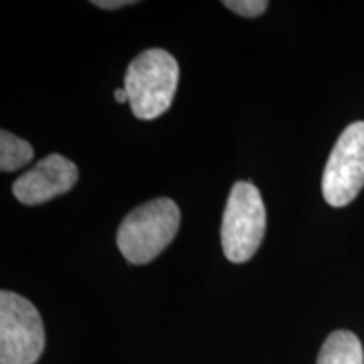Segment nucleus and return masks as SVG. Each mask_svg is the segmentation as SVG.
<instances>
[{
    "instance_id": "11",
    "label": "nucleus",
    "mask_w": 364,
    "mask_h": 364,
    "mask_svg": "<svg viewBox=\"0 0 364 364\" xmlns=\"http://www.w3.org/2000/svg\"><path fill=\"white\" fill-rule=\"evenodd\" d=\"M115 100H117L118 103L129 102V95H127L125 88H118V90H115Z\"/></svg>"
},
{
    "instance_id": "5",
    "label": "nucleus",
    "mask_w": 364,
    "mask_h": 364,
    "mask_svg": "<svg viewBox=\"0 0 364 364\" xmlns=\"http://www.w3.org/2000/svg\"><path fill=\"white\" fill-rule=\"evenodd\" d=\"M364 188V122L351 124L332 149L322 176V194L332 208L348 206Z\"/></svg>"
},
{
    "instance_id": "1",
    "label": "nucleus",
    "mask_w": 364,
    "mask_h": 364,
    "mask_svg": "<svg viewBox=\"0 0 364 364\" xmlns=\"http://www.w3.org/2000/svg\"><path fill=\"white\" fill-rule=\"evenodd\" d=\"M181 211L169 198H159L139 206L122 221L117 245L124 258L145 265L159 257L179 230Z\"/></svg>"
},
{
    "instance_id": "9",
    "label": "nucleus",
    "mask_w": 364,
    "mask_h": 364,
    "mask_svg": "<svg viewBox=\"0 0 364 364\" xmlns=\"http://www.w3.org/2000/svg\"><path fill=\"white\" fill-rule=\"evenodd\" d=\"M223 6L243 17H258L267 11V0H225Z\"/></svg>"
},
{
    "instance_id": "6",
    "label": "nucleus",
    "mask_w": 364,
    "mask_h": 364,
    "mask_svg": "<svg viewBox=\"0 0 364 364\" xmlns=\"http://www.w3.org/2000/svg\"><path fill=\"white\" fill-rule=\"evenodd\" d=\"M78 167L70 159L51 154L39 161L31 171L14 182L12 193L17 201L27 206L43 204L75 188Z\"/></svg>"
},
{
    "instance_id": "7",
    "label": "nucleus",
    "mask_w": 364,
    "mask_h": 364,
    "mask_svg": "<svg viewBox=\"0 0 364 364\" xmlns=\"http://www.w3.org/2000/svg\"><path fill=\"white\" fill-rule=\"evenodd\" d=\"M317 364H364L361 341L349 331L332 332L322 344Z\"/></svg>"
},
{
    "instance_id": "10",
    "label": "nucleus",
    "mask_w": 364,
    "mask_h": 364,
    "mask_svg": "<svg viewBox=\"0 0 364 364\" xmlns=\"http://www.w3.org/2000/svg\"><path fill=\"white\" fill-rule=\"evenodd\" d=\"M132 4L136 2H132V0H95L93 6H98L102 9H120L125 6H132Z\"/></svg>"
},
{
    "instance_id": "3",
    "label": "nucleus",
    "mask_w": 364,
    "mask_h": 364,
    "mask_svg": "<svg viewBox=\"0 0 364 364\" xmlns=\"http://www.w3.org/2000/svg\"><path fill=\"white\" fill-rule=\"evenodd\" d=\"M267 230L262 194L252 182H235L221 223V247L233 263H245L260 248Z\"/></svg>"
},
{
    "instance_id": "8",
    "label": "nucleus",
    "mask_w": 364,
    "mask_h": 364,
    "mask_svg": "<svg viewBox=\"0 0 364 364\" xmlns=\"http://www.w3.org/2000/svg\"><path fill=\"white\" fill-rule=\"evenodd\" d=\"M34 159V149L27 140L11 132H0V171L14 172Z\"/></svg>"
},
{
    "instance_id": "4",
    "label": "nucleus",
    "mask_w": 364,
    "mask_h": 364,
    "mask_svg": "<svg viewBox=\"0 0 364 364\" xmlns=\"http://www.w3.org/2000/svg\"><path fill=\"white\" fill-rule=\"evenodd\" d=\"M43 318L34 304L0 292V364H36L44 351Z\"/></svg>"
},
{
    "instance_id": "2",
    "label": "nucleus",
    "mask_w": 364,
    "mask_h": 364,
    "mask_svg": "<svg viewBox=\"0 0 364 364\" xmlns=\"http://www.w3.org/2000/svg\"><path fill=\"white\" fill-rule=\"evenodd\" d=\"M177 83L179 66L171 53L154 48L139 54L125 75V91L134 115L140 120L164 115L171 108Z\"/></svg>"
}]
</instances>
